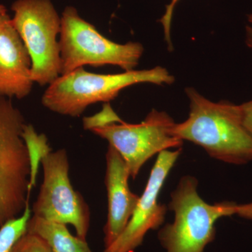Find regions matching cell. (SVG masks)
<instances>
[{
    "instance_id": "obj_1",
    "label": "cell",
    "mask_w": 252,
    "mask_h": 252,
    "mask_svg": "<svg viewBox=\"0 0 252 252\" xmlns=\"http://www.w3.org/2000/svg\"><path fill=\"white\" fill-rule=\"evenodd\" d=\"M186 93L190 111L185 122L174 126L176 137L200 146L222 162L243 165L252 161V136L243 125L240 105L212 102L193 88Z\"/></svg>"
},
{
    "instance_id": "obj_12",
    "label": "cell",
    "mask_w": 252,
    "mask_h": 252,
    "mask_svg": "<svg viewBox=\"0 0 252 252\" xmlns=\"http://www.w3.org/2000/svg\"><path fill=\"white\" fill-rule=\"evenodd\" d=\"M28 232L45 240L52 252H94L86 240L71 234L66 225L32 216L28 222Z\"/></svg>"
},
{
    "instance_id": "obj_13",
    "label": "cell",
    "mask_w": 252,
    "mask_h": 252,
    "mask_svg": "<svg viewBox=\"0 0 252 252\" xmlns=\"http://www.w3.org/2000/svg\"><path fill=\"white\" fill-rule=\"evenodd\" d=\"M22 137L27 147L31 161V177L29 190L36 185V176L39 170V163L52 149L48 144V139L44 134H38L31 124H26L23 128Z\"/></svg>"
},
{
    "instance_id": "obj_21",
    "label": "cell",
    "mask_w": 252,
    "mask_h": 252,
    "mask_svg": "<svg viewBox=\"0 0 252 252\" xmlns=\"http://www.w3.org/2000/svg\"><path fill=\"white\" fill-rule=\"evenodd\" d=\"M6 14H7V12H6V7L3 5L0 4V16Z\"/></svg>"
},
{
    "instance_id": "obj_9",
    "label": "cell",
    "mask_w": 252,
    "mask_h": 252,
    "mask_svg": "<svg viewBox=\"0 0 252 252\" xmlns=\"http://www.w3.org/2000/svg\"><path fill=\"white\" fill-rule=\"evenodd\" d=\"M181 152L182 149H177L176 151H163L158 154L147 186L127 226L119 238L104 249L103 252H134L142 245L149 231L161 226L167 207L159 203V194Z\"/></svg>"
},
{
    "instance_id": "obj_20",
    "label": "cell",
    "mask_w": 252,
    "mask_h": 252,
    "mask_svg": "<svg viewBox=\"0 0 252 252\" xmlns=\"http://www.w3.org/2000/svg\"><path fill=\"white\" fill-rule=\"evenodd\" d=\"M248 21L252 23V13L248 15ZM246 33H245V42H246L247 46H248L249 49L252 51V26H248L245 28Z\"/></svg>"
},
{
    "instance_id": "obj_17",
    "label": "cell",
    "mask_w": 252,
    "mask_h": 252,
    "mask_svg": "<svg viewBox=\"0 0 252 252\" xmlns=\"http://www.w3.org/2000/svg\"><path fill=\"white\" fill-rule=\"evenodd\" d=\"M178 1L179 0H172L171 2L167 5L165 14L160 19V22L163 26L165 39L170 50L172 49L171 37H170V28H171L172 15H173L176 4H177Z\"/></svg>"
},
{
    "instance_id": "obj_6",
    "label": "cell",
    "mask_w": 252,
    "mask_h": 252,
    "mask_svg": "<svg viewBox=\"0 0 252 252\" xmlns=\"http://www.w3.org/2000/svg\"><path fill=\"white\" fill-rule=\"evenodd\" d=\"M11 10L13 25L31 56L33 82L50 85L61 76V17L51 0H16Z\"/></svg>"
},
{
    "instance_id": "obj_16",
    "label": "cell",
    "mask_w": 252,
    "mask_h": 252,
    "mask_svg": "<svg viewBox=\"0 0 252 252\" xmlns=\"http://www.w3.org/2000/svg\"><path fill=\"white\" fill-rule=\"evenodd\" d=\"M23 230L17 223L7 221L0 227V252H10L22 237Z\"/></svg>"
},
{
    "instance_id": "obj_4",
    "label": "cell",
    "mask_w": 252,
    "mask_h": 252,
    "mask_svg": "<svg viewBox=\"0 0 252 252\" xmlns=\"http://www.w3.org/2000/svg\"><path fill=\"white\" fill-rule=\"evenodd\" d=\"M59 44L61 76L85 65L97 67L111 64L124 71L133 70L144 52L140 43L118 44L107 39L83 19L73 6H67L61 16Z\"/></svg>"
},
{
    "instance_id": "obj_5",
    "label": "cell",
    "mask_w": 252,
    "mask_h": 252,
    "mask_svg": "<svg viewBox=\"0 0 252 252\" xmlns=\"http://www.w3.org/2000/svg\"><path fill=\"white\" fill-rule=\"evenodd\" d=\"M26 123L11 99L0 97V227L29 200L31 161L22 137Z\"/></svg>"
},
{
    "instance_id": "obj_7",
    "label": "cell",
    "mask_w": 252,
    "mask_h": 252,
    "mask_svg": "<svg viewBox=\"0 0 252 252\" xmlns=\"http://www.w3.org/2000/svg\"><path fill=\"white\" fill-rule=\"evenodd\" d=\"M41 164L44 179L32 210L33 216L72 225L77 236L86 240L90 228V210L82 195L71 185L67 152L62 149L50 152Z\"/></svg>"
},
{
    "instance_id": "obj_19",
    "label": "cell",
    "mask_w": 252,
    "mask_h": 252,
    "mask_svg": "<svg viewBox=\"0 0 252 252\" xmlns=\"http://www.w3.org/2000/svg\"><path fill=\"white\" fill-rule=\"evenodd\" d=\"M235 215L242 218L252 220V203L237 205Z\"/></svg>"
},
{
    "instance_id": "obj_14",
    "label": "cell",
    "mask_w": 252,
    "mask_h": 252,
    "mask_svg": "<svg viewBox=\"0 0 252 252\" xmlns=\"http://www.w3.org/2000/svg\"><path fill=\"white\" fill-rule=\"evenodd\" d=\"M123 120L114 112L109 102L103 105V108L97 114L92 117H84L83 119V126L85 130H92L94 128L104 127L114 124L122 123Z\"/></svg>"
},
{
    "instance_id": "obj_2",
    "label": "cell",
    "mask_w": 252,
    "mask_h": 252,
    "mask_svg": "<svg viewBox=\"0 0 252 252\" xmlns=\"http://www.w3.org/2000/svg\"><path fill=\"white\" fill-rule=\"evenodd\" d=\"M174 81L175 77L159 66L112 74H94L81 67L60 76L50 84L43 94L41 103L51 112L79 117L89 106L101 102L107 103L128 86L142 83L172 84Z\"/></svg>"
},
{
    "instance_id": "obj_15",
    "label": "cell",
    "mask_w": 252,
    "mask_h": 252,
    "mask_svg": "<svg viewBox=\"0 0 252 252\" xmlns=\"http://www.w3.org/2000/svg\"><path fill=\"white\" fill-rule=\"evenodd\" d=\"M10 252H52L45 240L39 235L27 233L15 244Z\"/></svg>"
},
{
    "instance_id": "obj_3",
    "label": "cell",
    "mask_w": 252,
    "mask_h": 252,
    "mask_svg": "<svg viewBox=\"0 0 252 252\" xmlns=\"http://www.w3.org/2000/svg\"><path fill=\"white\" fill-rule=\"evenodd\" d=\"M198 180L192 176L181 178L172 192L168 208L175 213L174 221L159 230L158 238L165 252H204L216 238V222L235 215L238 204H208L199 195Z\"/></svg>"
},
{
    "instance_id": "obj_8",
    "label": "cell",
    "mask_w": 252,
    "mask_h": 252,
    "mask_svg": "<svg viewBox=\"0 0 252 252\" xmlns=\"http://www.w3.org/2000/svg\"><path fill=\"white\" fill-rule=\"evenodd\" d=\"M176 123L166 112L153 109L140 124H119L91 130L107 140L122 156L135 180L142 166L156 154L170 149H180L183 141L176 137Z\"/></svg>"
},
{
    "instance_id": "obj_10",
    "label": "cell",
    "mask_w": 252,
    "mask_h": 252,
    "mask_svg": "<svg viewBox=\"0 0 252 252\" xmlns=\"http://www.w3.org/2000/svg\"><path fill=\"white\" fill-rule=\"evenodd\" d=\"M128 167L122 156L109 145L106 154L105 186L108 198V215L104 227L105 248L112 245L125 230L140 196L129 187Z\"/></svg>"
},
{
    "instance_id": "obj_11",
    "label": "cell",
    "mask_w": 252,
    "mask_h": 252,
    "mask_svg": "<svg viewBox=\"0 0 252 252\" xmlns=\"http://www.w3.org/2000/svg\"><path fill=\"white\" fill-rule=\"evenodd\" d=\"M32 61L11 18L0 16V97L23 99L31 94Z\"/></svg>"
},
{
    "instance_id": "obj_18",
    "label": "cell",
    "mask_w": 252,
    "mask_h": 252,
    "mask_svg": "<svg viewBox=\"0 0 252 252\" xmlns=\"http://www.w3.org/2000/svg\"><path fill=\"white\" fill-rule=\"evenodd\" d=\"M240 108L243 125L252 136V100L240 104Z\"/></svg>"
}]
</instances>
